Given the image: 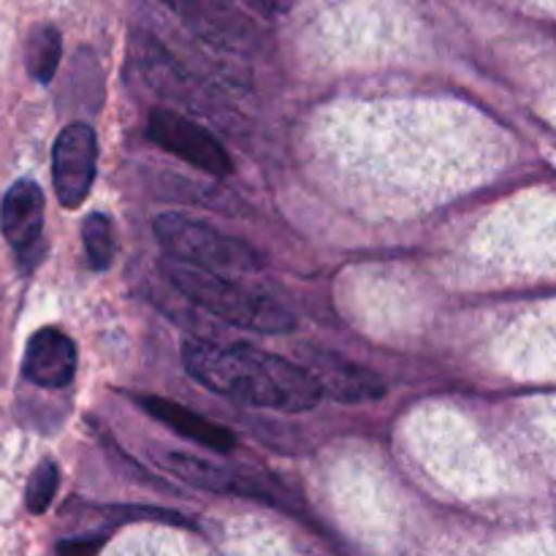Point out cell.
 <instances>
[{"label": "cell", "mask_w": 556, "mask_h": 556, "mask_svg": "<svg viewBox=\"0 0 556 556\" xmlns=\"http://www.w3.org/2000/svg\"><path fill=\"white\" fill-rule=\"evenodd\" d=\"M182 362L190 378L244 407L307 413L324 400L320 386L302 364L242 342L217 345L206 340H188L182 345Z\"/></svg>", "instance_id": "cell-1"}, {"label": "cell", "mask_w": 556, "mask_h": 556, "mask_svg": "<svg viewBox=\"0 0 556 556\" xmlns=\"http://www.w3.org/2000/svg\"><path fill=\"white\" fill-rule=\"evenodd\" d=\"M163 271L182 296L239 329L258 331V334H286L296 326L293 315L280 302L231 280V277L193 269V266L172 258L163 264Z\"/></svg>", "instance_id": "cell-2"}, {"label": "cell", "mask_w": 556, "mask_h": 556, "mask_svg": "<svg viewBox=\"0 0 556 556\" xmlns=\"http://www.w3.org/2000/svg\"><path fill=\"white\" fill-rule=\"evenodd\" d=\"M155 237L166 255L193 269L212 271V275H255L261 269V258L250 244L217 231L210 223L193 220L185 215H157Z\"/></svg>", "instance_id": "cell-3"}, {"label": "cell", "mask_w": 556, "mask_h": 556, "mask_svg": "<svg viewBox=\"0 0 556 556\" xmlns=\"http://www.w3.org/2000/svg\"><path fill=\"white\" fill-rule=\"evenodd\" d=\"M130 52H134L136 65L144 74V79L150 81L152 90L161 92L163 98L174 103H182L185 109H195L199 114L212 119H223L226 114V103L217 96H212L188 68L177 63L172 54L166 52V47L155 41L147 33H134V41H130Z\"/></svg>", "instance_id": "cell-4"}, {"label": "cell", "mask_w": 556, "mask_h": 556, "mask_svg": "<svg viewBox=\"0 0 556 556\" xmlns=\"http://www.w3.org/2000/svg\"><path fill=\"white\" fill-rule=\"evenodd\" d=\"M147 136L163 147L172 155L182 157L199 172L212 174V177H226L233 172V161L228 155L226 147L220 144L212 130L199 125L195 119L185 117V114L172 112V109H155L147 117Z\"/></svg>", "instance_id": "cell-5"}, {"label": "cell", "mask_w": 556, "mask_h": 556, "mask_svg": "<svg viewBox=\"0 0 556 556\" xmlns=\"http://www.w3.org/2000/svg\"><path fill=\"white\" fill-rule=\"evenodd\" d=\"M157 465L177 476L179 481L190 483L193 489L210 494H228V497L258 500V503L282 505V497L255 472L239 470V467L220 465V462L201 459L193 454H179V451H163L155 456Z\"/></svg>", "instance_id": "cell-6"}, {"label": "cell", "mask_w": 556, "mask_h": 556, "mask_svg": "<svg viewBox=\"0 0 556 556\" xmlns=\"http://www.w3.org/2000/svg\"><path fill=\"white\" fill-rule=\"evenodd\" d=\"M98 139L90 125L71 123L60 130L52 150V185L58 201L76 210L87 199L96 179Z\"/></svg>", "instance_id": "cell-7"}, {"label": "cell", "mask_w": 556, "mask_h": 556, "mask_svg": "<svg viewBox=\"0 0 556 556\" xmlns=\"http://www.w3.org/2000/svg\"><path fill=\"white\" fill-rule=\"evenodd\" d=\"M0 228L5 242L14 248L16 264L30 271L41 258L43 233V193L33 179H16L0 204Z\"/></svg>", "instance_id": "cell-8"}, {"label": "cell", "mask_w": 556, "mask_h": 556, "mask_svg": "<svg viewBox=\"0 0 556 556\" xmlns=\"http://www.w3.org/2000/svg\"><path fill=\"white\" fill-rule=\"evenodd\" d=\"M307 369L326 396L337 402H375L386 394V383L362 364L340 356V353L307 348L302 356Z\"/></svg>", "instance_id": "cell-9"}, {"label": "cell", "mask_w": 556, "mask_h": 556, "mask_svg": "<svg viewBox=\"0 0 556 556\" xmlns=\"http://www.w3.org/2000/svg\"><path fill=\"white\" fill-rule=\"evenodd\" d=\"M182 16L185 25L204 41L228 49H250L255 43V27L242 11L228 0H163Z\"/></svg>", "instance_id": "cell-10"}, {"label": "cell", "mask_w": 556, "mask_h": 556, "mask_svg": "<svg viewBox=\"0 0 556 556\" xmlns=\"http://www.w3.org/2000/svg\"><path fill=\"white\" fill-rule=\"evenodd\" d=\"M22 372L41 389H65L76 375V345L60 329H38L27 340Z\"/></svg>", "instance_id": "cell-11"}, {"label": "cell", "mask_w": 556, "mask_h": 556, "mask_svg": "<svg viewBox=\"0 0 556 556\" xmlns=\"http://www.w3.org/2000/svg\"><path fill=\"white\" fill-rule=\"evenodd\" d=\"M139 405L144 407L147 416H152L155 421H161L163 427H168L172 432H177L179 438L190 440V443L201 445V448L217 451V454H228V451L237 448V434H233L231 429H226L223 424L210 421L206 416L179 405V402L163 400V396H141Z\"/></svg>", "instance_id": "cell-12"}, {"label": "cell", "mask_w": 556, "mask_h": 556, "mask_svg": "<svg viewBox=\"0 0 556 556\" xmlns=\"http://www.w3.org/2000/svg\"><path fill=\"white\" fill-rule=\"evenodd\" d=\"M60 54H63V41H60V33L52 25H36L27 36L25 47V63L27 74L33 76L41 85H49L58 74Z\"/></svg>", "instance_id": "cell-13"}, {"label": "cell", "mask_w": 556, "mask_h": 556, "mask_svg": "<svg viewBox=\"0 0 556 556\" xmlns=\"http://www.w3.org/2000/svg\"><path fill=\"white\" fill-rule=\"evenodd\" d=\"M81 242H85V253L92 269H109L114 255H117V228H114L112 217L103 215V212L87 215L81 223Z\"/></svg>", "instance_id": "cell-14"}, {"label": "cell", "mask_w": 556, "mask_h": 556, "mask_svg": "<svg viewBox=\"0 0 556 556\" xmlns=\"http://www.w3.org/2000/svg\"><path fill=\"white\" fill-rule=\"evenodd\" d=\"M58 483H60V472L52 459H43L41 465L33 470L30 481H27V489H25V505L33 516L47 514L54 494H58Z\"/></svg>", "instance_id": "cell-15"}, {"label": "cell", "mask_w": 556, "mask_h": 556, "mask_svg": "<svg viewBox=\"0 0 556 556\" xmlns=\"http://www.w3.org/2000/svg\"><path fill=\"white\" fill-rule=\"evenodd\" d=\"M103 535H87V538H65L58 543V556H98L103 548Z\"/></svg>", "instance_id": "cell-16"}, {"label": "cell", "mask_w": 556, "mask_h": 556, "mask_svg": "<svg viewBox=\"0 0 556 556\" xmlns=\"http://www.w3.org/2000/svg\"><path fill=\"white\" fill-rule=\"evenodd\" d=\"M244 3H250L253 9H261L264 14H286V11H291V5L296 0H244Z\"/></svg>", "instance_id": "cell-17"}]
</instances>
